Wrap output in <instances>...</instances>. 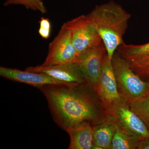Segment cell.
Returning a JSON list of instances; mask_svg holds the SVG:
<instances>
[{"label":"cell","mask_w":149,"mask_h":149,"mask_svg":"<svg viewBox=\"0 0 149 149\" xmlns=\"http://www.w3.org/2000/svg\"><path fill=\"white\" fill-rule=\"evenodd\" d=\"M138 149H149V139H144L141 141Z\"/></svg>","instance_id":"cell-19"},{"label":"cell","mask_w":149,"mask_h":149,"mask_svg":"<svg viewBox=\"0 0 149 149\" xmlns=\"http://www.w3.org/2000/svg\"><path fill=\"white\" fill-rule=\"evenodd\" d=\"M39 89L47 101L54 121L66 132L84 123L95 126L109 116L88 82L46 85Z\"/></svg>","instance_id":"cell-1"},{"label":"cell","mask_w":149,"mask_h":149,"mask_svg":"<svg viewBox=\"0 0 149 149\" xmlns=\"http://www.w3.org/2000/svg\"><path fill=\"white\" fill-rule=\"evenodd\" d=\"M148 80H149V79Z\"/></svg>","instance_id":"cell-20"},{"label":"cell","mask_w":149,"mask_h":149,"mask_svg":"<svg viewBox=\"0 0 149 149\" xmlns=\"http://www.w3.org/2000/svg\"><path fill=\"white\" fill-rule=\"evenodd\" d=\"M0 75L8 80L24 83L38 89L46 85L66 83L56 80L45 73L23 71L3 66L0 67Z\"/></svg>","instance_id":"cell-11"},{"label":"cell","mask_w":149,"mask_h":149,"mask_svg":"<svg viewBox=\"0 0 149 149\" xmlns=\"http://www.w3.org/2000/svg\"><path fill=\"white\" fill-rule=\"evenodd\" d=\"M39 35L42 38L45 39H48L51 36V30L44 29L42 27H40L38 30Z\"/></svg>","instance_id":"cell-18"},{"label":"cell","mask_w":149,"mask_h":149,"mask_svg":"<svg viewBox=\"0 0 149 149\" xmlns=\"http://www.w3.org/2000/svg\"><path fill=\"white\" fill-rule=\"evenodd\" d=\"M80 56L72 42L69 30L63 24L58 34L48 47L44 66L77 63Z\"/></svg>","instance_id":"cell-5"},{"label":"cell","mask_w":149,"mask_h":149,"mask_svg":"<svg viewBox=\"0 0 149 149\" xmlns=\"http://www.w3.org/2000/svg\"><path fill=\"white\" fill-rule=\"evenodd\" d=\"M116 52L125 59L131 69L142 78H149V42L142 45L124 42Z\"/></svg>","instance_id":"cell-9"},{"label":"cell","mask_w":149,"mask_h":149,"mask_svg":"<svg viewBox=\"0 0 149 149\" xmlns=\"http://www.w3.org/2000/svg\"><path fill=\"white\" fill-rule=\"evenodd\" d=\"M98 32L111 61L118 48L124 42L131 15L118 3L110 1L96 6L87 15Z\"/></svg>","instance_id":"cell-2"},{"label":"cell","mask_w":149,"mask_h":149,"mask_svg":"<svg viewBox=\"0 0 149 149\" xmlns=\"http://www.w3.org/2000/svg\"><path fill=\"white\" fill-rule=\"evenodd\" d=\"M118 88L123 100L130 103L149 95V80H144L128 62L116 52L111 60Z\"/></svg>","instance_id":"cell-3"},{"label":"cell","mask_w":149,"mask_h":149,"mask_svg":"<svg viewBox=\"0 0 149 149\" xmlns=\"http://www.w3.org/2000/svg\"><path fill=\"white\" fill-rule=\"evenodd\" d=\"M96 92L109 113L115 106L125 101L120 95L111 61L107 53L103 60L101 75Z\"/></svg>","instance_id":"cell-6"},{"label":"cell","mask_w":149,"mask_h":149,"mask_svg":"<svg viewBox=\"0 0 149 149\" xmlns=\"http://www.w3.org/2000/svg\"><path fill=\"white\" fill-rule=\"evenodd\" d=\"M142 140L129 134L117 126L112 142L111 149H138Z\"/></svg>","instance_id":"cell-14"},{"label":"cell","mask_w":149,"mask_h":149,"mask_svg":"<svg viewBox=\"0 0 149 149\" xmlns=\"http://www.w3.org/2000/svg\"><path fill=\"white\" fill-rule=\"evenodd\" d=\"M25 70L45 73L56 80L64 83H83L87 82L77 63L48 66L41 65L28 67Z\"/></svg>","instance_id":"cell-10"},{"label":"cell","mask_w":149,"mask_h":149,"mask_svg":"<svg viewBox=\"0 0 149 149\" xmlns=\"http://www.w3.org/2000/svg\"><path fill=\"white\" fill-rule=\"evenodd\" d=\"M13 4L22 5L27 9L38 10L41 13H45L47 11L41 0H7L4 4L5 6Z\"/></svg>","instance_id":"cell-16"},{"label":"cell","mask_w":149,"mask_h":149,"mask_svg":"<svg viewBox=\"0 0 149 149\" xmlns=\"http://www.w3.org/2000/svg\"><path fill=\"white\" fill-rule=\"evenodd\" d=\"M116 128V123L109 115L103 121L93 126V145L102 149H111Z\"/></svg>","instance_id":"cell-12"},{"label":"cell","mask_w":149,"mask_h":149,"mask_svg":"<svg viewBox=\"0 0 149 149\" xmlns=\"http://www.w3.org/2000/svg\"><path fill=\"white\" fill-rule=\"evenodd\" d=\"M128 104L149 129V95Z\"/></svg>","instance_id":"cell-15"},{"label":"cell","mask_w":149,"mask_h":149,"mask_svg":"<svg viewBox=\"0 0 149 149\" xmlns=\"http://www.w3.org/2000/svg\"><path fill=\"white\" fill-rule=\"evenodd\" d=\"M39 22L40 27L52 30V24L49 18L41 17Z\"/></svg>","instance_id":"cell-17"},{"label":"cell","mask_w":149,"mask_h":149,"mask_svg":"<svg viewBox=\"0 0 149 149\" xmlns=\"http://www.w3.org/2000/svg\"><path fill=\"white\" fill-rule=\"evenodd\" d=\"M109 114L123 130L142 141L149 139V129L128 103L123 101L115 106L110 110Z\"/></svg>","instance_id":"cell-7"},{"label":"cell","mask_w":149,"mask_h":149,"mask_svg":"<svg viewBox=\"0 0 149 149\" xmlns=\"http://www.w3.org/2000/svg\"><path fill=\"white\" fill-rule=\"evenodd\" d=\"M107 53L102 42L80 56L77 63L85 80L96 91L101 75L103 60Z\"/></svg>","instance_id":"cell-8"},{"label":"cell","mask_w":149,"mask_h":149,"mask_svg":"<svg viewBox=\"0 0 149 149\" xmlns=\"http://www.w3.org/2000/svg\"><path fill=\"white\" fill-rule=\"evenodd\" d=\"M70 138L69 149H92L93 126L84 123L67 131Z\"/></svg>","instance_id":"cell-13"},{"label":"cell","mask_w":149,"mask_h":149,"mask_svg":"<svg viewBox=\"0 0 149 149\" xmlns=\"http://www.w3.org/2000/svg\"><path fill=\"white\" fill-rule=\"evenodd\" d=\"M69 30L79 56L102 42L95 27L87 15H81L63 24Z\"/></svg>","instance_id":"cell-4"}]
</instances>
